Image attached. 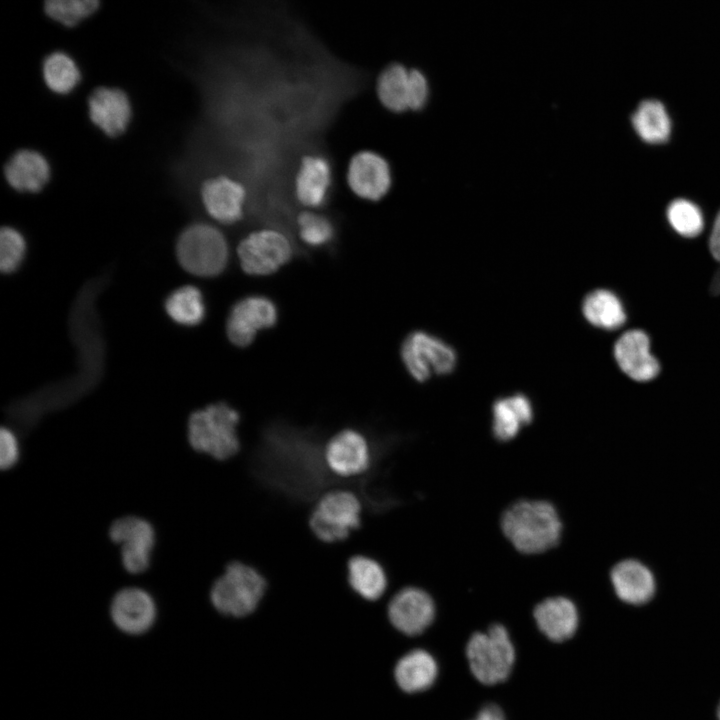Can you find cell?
<instances>
[{"instance_id":"obj_38","label":"cell","mask_w":720,"mask_h":720,"mask_svg":"<svg viewBox=\"0 0 720 720\" xmlns=\"http://www.w3.org/2000/svg\"><path fill=\"white\" fill-rule=\"evenodd\" d=\"M473 720H505L504 713L495 704L484 706Z\"/></svg>"},{"instance_id":"obj_35","label":"cell","mask_w":720,"mask_h":720,"mask_svg":"<svg viewBox=\"0 0 720 720\" xmlns=\"http://www.w3.org/2000/svg\"><path fill=\"white\" fill-rule=\"evenodd\" d=\"M428 97V82L425 75L417 70L409 71L408 109L420 110Z\"/></svg>"},{"instance_id":"obj_28","label":"cell","mask_w":720,"mask_h":720,"mask_svg":"<svg viewBox=\"0 0 720 720\" xmlns=\"http://www.w3.org/2000/svg\"><path fill=\"white\" fill-rule=\"evenodd\" d=\"M637 134L648 143H662L671 132V122L664 105L657 100L640 103L632 116Z\"/></svg>"},{"instance_id":"obj_21","label":"cell","mask_w":720,"mask_h":720,"mask_svg":"<svg viewBox=\"0 0 720 720\" xmlns=\"http://www.w3.org/2000/svg\"><path fill=\"white\" fill-rule=\"evenodd\" d=\"M534 418L531 400L522 393L497 399L492 406V435L499 443L514 440Z\"/></svg>"},{"instance_id":"obj_22","label":"cell","mask_w":720,"mask_h":720,"mask_svg":"<svg viewBox=\"0 0 720 720\" xmlns=\"http://www.w3.org/2000/svg\"><path fill=\"white\" fill-rule=\"evenodd\" d=\"M610 583L615 595L628 604L645 603L655 591V580L650 570L632 559L620 561L612 567Z\"/></svg>"},{"instance_id":"obj_36","label":"cell","mask_w":720,"mask_h":720,"mask_svg":"<svg viewBox=\"0 0 720 720\" xmlns=\"http://www.w3.org/2000/svg\"><path fill=\"white\" fill-rule=\"evenodd\" d=\"M19 457V446L15 435L3 428L0 432V466L3 470L13 467Z\"/></svg>"},{"instance_id":"obj_10","label":"cell","mask_w":720,"mask_h":720,"mask_svg":"<svg viewBox=\"0 0 720 720\" xmlns=\"http://www.w3.org/2000/svg\"><path fill=\"white\" fill-rule=\"evenodd\" d=\"M386 615L395 630L407 637H418L434 624L437 605L426 589L417 585H406L391 596Z\"/></svg>"},{"instance_id":"obj_29","label":"cell","mask_w":720,"mask_h":720,"mask_svg":"<svg viewBox=\"0 0 720 720\" xmlns=\"http://www.w3.org/2000/svg\"><path fill=\"white\" fill-rule=\"evenodd\" d=\"M165 309L175 322L186 326L199 324L206 313L203 295L195 286H184L175 290L167 298Z\"/></svg>"},{"instance_id":"obj_1","label":"cell","mask_w":720,"mask_h":720,"mask_svg":"<svg viewBox=\"0 0 720 720\" xmlns=\"http://www.w3.org/2000/svg\"><path fill=\"white\" fill-rule=\"evenodd\" d=\"M230 35L207 55L201 73L218 111L229 173L248 189L255 221L294 214L293 177L301 157L369 75L338 58L284 0H245Z\"/></svg>"},{"instance_id":"obj_19","label":"cell","mask_w":720,"mask_h":720,"mask_svg":"<svg viewBox=\"0 0 720 720\" xmlns=\"http://www.w3.org/2000/svg\"><path fill=\"white\" fill-rule=\"evenodd\" d=\"M323 458L327 468L335 475L345 478L358 476L369 468V443L360 431L344 429L327 442Z\"/></svg>"},{"instance_id":"obj_18","label":"cell","mask_w":720,"mask_h":720,"mask_svg":"<svg viewBox=\"0 0 720 720\" xmlns=\"http://www.w3.org/2000/svg\"><path fill=\"white\" fill-rule=\"evenodd\" d=\"M533 618L539 632L554 644L573 639L581 624L577 604L565 595L548 596L538 602L533 609Z\"/></svg>"},{"instance_id":"obj_11","label":"cell","mask_w":720,"mask_h":720,"mask_svg":"<svg viewBox=\"0 0 720 720\" xmlns=\"http://www.w3.org/2000/svg\"><path fill=\"white\" fill-rule=\"evenodd\" d=\"M108 534L121 547V563L128 573L141 574L149 568L156 536L149 521L124 516L111 524Z\"/></svg>"},{"instance_id":"obj_30","label":"cell","mask_w":720,"mask_h":720,"mask_svg":"<svg viewBox=\"0 0 720 720\" xmlns=\"http://www.w3.org/2000/svg\"><path fill=\"white\" fill-rule=\"evenodd\" d=\"M43 78L55 93H70L80 82L81 72L76 62L66 53L56 51L43 61Z\"/></svg>"},{"instance_id":"obj_3","label":"cell","mask_w":720,"mask_h":720,"mask_svg":"<svg viewBox=\"0 0 720 720\" xmlns=\"http://www.w3.org/2000/svg\"><path fill=\"white\" fill-rule=\"evenodd\" d=\"M464 654L474 677L483 684L494 685L511 674L517 649L509 629L495 622L471 634Z\"/></svg>"},{"instance_id":"obj_25","label":"cell","mask_w":720,"mask_h":720,"mask_svg":"<svg viewBox=\"0 0 720 720\" xmlns=\"http://www.w3.org/2000/svg\"><path fill=\"white\" fill-rule=\"evenodd\" d=\"M581 307L586 321L599 329L616 330L627 320L622 300L609 289L599 288L589 292Z\"/></svg>"},{"instance_id":"obj_15","label":"cell","mask_w":720,"mask_h":720,"mask_svg":"<svg viewBox=\"0 0 720 720\" xmlns=\"http://www.w3.org/2000/svg\"><path fill=\"white\" fill-rule=\"evenodd\" d=\"M109 613L119 631L139 636L155 624L157 605L148 591L139 587H126L113 596Z\"/></svg>"},{"instance_id":"obj_23","label":"cell","mask_w":720,"mask_h":720,"mask_svg":"<svg viewBox=\"0 0 720 720\" xmlns=\"http://www.w3.org/2000/svg\"><path fill=\"white\" fill-rule=\"evenodd\" d=\"M4 174L11 187L21 192H38L48 182L50 166L39 152L23 149L8 160Z\"/></svg>"},{"instance_id":"obj_13","label":"cell","mask_w":720,"mask_h":720,"mask_svg":"<svg viewBox=\"0 0 720 720\" xmlns=\"http://www.w3.org/2000/svg\"><path fill=\"white\" fill-rule=\"evenodd\" d=\"M333 185L332 162L325 152L316 150L304 154L293 177L295 203L308 209L324 207Z\"/></svg>"},{"instance_id":"obj_39","label":"cell","mask_w":720,"mask_h":720,"mask_svg":"<svg viewBox=\"0 0 720 720\" xmlns=\"http://www.w3.org/2000/svg\"><path fill=\"white\" fill-rule=\"evenodd\" d=\"M716 716H717V720H720V702H719V704H718V706H717Z\"/></svg>"},{"instance_id":"obj_7","label":"cell","mask_w":720,"mask_h":720,"mask_svg":"<svg viewBox=\"0 0 720 720\" xmlns=\"http://www.w3.org/2000/svg\"><path fill=\"white\" fill-rule=\"evenodd\" d=\"M295 240L287 232L265 226L247 234L237 246L242 270L250 276L277 272L294 256Z\"/></svg>"},{"instance_id":"obj_14","label":"cell","mask_w":720,"mask_h":720,"mask_svg":"<svg viewBox=\"0 0 720 720\" xmlns=\"http://www.w3.org/2000/svg\"><path fill=\"white\" fill-rule=\"evenodd\" d=\"M200 196L206 212L221 224L233 225L245 218L249 192L242 181L231 175L207 178Z\"/></svg>"},{"instance_id":"obj_26","label":"cell","mask_w":720,"mask_h":720,"mask_svg":"<svg viewBox=\"0 0 720 720\" xmlns=\"http://www.w3.org/2000/svg\"><path fill=\"white\" fill-rule=\"evenodd\" d=\"M347 580L352 590L368 601L380 599L389 585L384 567L364 555H355L348 560Z\"/></svg>"},{"instance_id":"obj_33","label":"cell","mask_w":720,"mask_h":720,"mask_svg":"<svg viewBox=\"0 0 720 720\" xmlns=\"http://www.w3.org/2000/svg\"><path fill=\"white\" fill-rule=\"evenodd\" d=\"M667 218L674 230L684 237L697 236L704 225L699 208L685 199H677L669 205Z\"/></svg>"},{"instance_id":"obj_37","label":"cell","mask_w":720,"mask_h":720,"mask_svg":"<svg viewBox=\"0 0 720 720\" xmlns=\"http://www.w3.org/2000/svg\"><path fill=\"white\" fill-rule=\"evenodd\" d=\"M709 250L718 262H720V211L717 214L709 238Z\"/></svg>"},{"instance_id":"obj_24","label":"cell","mask_w":720,"mask_h":720,"mask_svg":"<svg viewBox=\"0 0 720 720\" xmlns=\"http://www.w3.org/2000/svg\"><path fill=\"white\" fill-rule=\"evenodd\" d=\"M395 679L406 692H420L429 688L436 680L438 664L435 657L423 648L405 653L396 663Z\"/></svg>"},{"instance_id":"obj_17","label":"cell","mask_w":720,"mask_h":720,"mask_svg":"<svg viewBox=\"0 0 720 720\" xmlns=\"http://www.w3.org/2000/svg\"><path fill=\"white\" fill-rule=\"evenodd\" d=\"M613 356L619 369L635 382L652 381L661 371V365L651 351L650 337L642 329L622 333L614 343Z\"/></svg>"},{"instance_id":"obj_2","label":"cell","mask_w":720,"mask_h":720,"mask_svg":"<svg viewBox=\"0 0 720 720\" xmlns=\"http://www.w3.org/2000/svg\"><path fill=\"white\" fill-rule=\"evenodd\" d=\"M501 529L519 553L538 555L561 541L563 521L556 506L544 499H520L509 505L501 517Z\"/></svg>"},{"instance_id":"obj_8","label":"cell","mask_w":720,"mask_h":720,"mask_svg":"<svg viewBox=\"0 0 720 720\" xmlns=\"http://www.w3.org/2000/svg\"><path fill=\"white\" fill-rule=\"evenodd\" d=\"M400 357L407 372L418 382L450 374L457 364V353L450 344L422 330H415L405 337Z\"/></svg>"},{"instance_id":"obj_31","label":"cell","mask_w":720,"mask_h":720,"mask_svg":"<svg viewBox=\"0 0 720 720\" xmlns=\"http://www.w3.org/2000/svg\"><path fill=\"white\" fill-rule=\"evenodd\" d=\"M298 238L309 248H326L336 238L333 221L326 215L303 210L295 218Z\"/></svg>"},{"instance_id":"obj_34","label":"cell","mask_w":720,"mask_h":720,"mask_svg":"<svg viewBox=\"0 0 720 720\" xmlns=\"http://www.w3.org/2000/svg\"><path fill=\"white\" fill-rule=\"evenodd\" d=\"M23 235L13 227H3L0 233V268L4 273L15 271L25 256Z\"/></svg>"},{"instance_id":"obj_20","label":"cell","mask_w":720,"mask_h":720,"mask_svg":"<svg viewBox=\"0 0 720 720\" xmlns=\"http://www.w3.org/2000/svg\"><path fill=\"white\" fill-rule=\"evenodd\" d=\"M88 112L93 124L110 137L121 135L131 120V104L118 88L99 87L88 98Z\"/></svg>"},{"instance_id":"obj_9","label":"cell","mask_w":720,"mask_h":720,"mask_svg":"<svg viewBox=\"0 0 720 720\" xmlns=\"http://www.w3.org/2000/svg\"><path fill=\"white\" fill-rule=\"evenodd\" d=\"M361 522V503L357 496L347 490H334L323 495L309 518L313 534L321 541H342Z\"/></svg>"},{"instance_id":"obj_4","label":"cell","mask_w":720,"mask_h":720,"mask_svg":"<svg viewBox=\"0 0 720 720\" xmlns=\"http://www.w3.org/2000/svg\"><path fill=\"white\" fill-rule=\"evenodd\" d=\"M239 412L224 402H218L194 412L188 422L191 447L216 460H227L240 449L237 427Z\"/></svg>"},{"instance_id":"obj_5","label":"cell","mask_w":720,"mask_h":720,"mask_svg":"<svg viewBox=\"0 0 720 720\" xmlns=\"http://www.w3.org/2000/svg\"><path fill=\"white\" fill-rule=\"evenodd\" d=\"M266 587V580L255 568L234 561L213 583L210 602L220 614L242 618L258 608Z\"/></svg>"},{"instance_id":"obj_12","label":"cell","mask_w":720,"mask_h":720,"mask_svg":"<svg viewBox=\"0 0 720 720\" xmlns=\"http://www.w3.org/2000/svg\"><path fill=\"white\" fill-rule=\"evenodd\" d=\"M277 321L278 308L271 298L248 295L232 306L226 321V334L235 346L248 347L260 331L274 327Z\"/></svg>"},{"instance_id":"obj_6","label":"cell","mask_w":720,"mask_h":720,"mask_svg":"<svg viewBox=\"0 0 720 720\" xmlns=\"http://www.w3.org/2000/svg\"><path fill=\"white\" fill-rule=\"evenodd\" d=\"M176 254L187 272L201 277H214L227 266L229 246L218 228L198 222L189 225L180 234Z\"/></svg>"},{"instance_id":"obj_16","label":"cell","mask_w":720,"mask_h":720,"mask_svg":"<svg viewBox=\"0 0 720 720\" xmlns=\"http://www.w3.org/2000/svg\"><path fill=\"white\" fill-rule=\"evenodd\" d=\"M347 183L357 197L372 202L379 201L392 185L390 165L377 152L359 151L349 161Z\"/></svg>"},{"instance_id":"obj_32","label":"cell","mask_w":720,"mask_h":720,"mask_svg":"<svg viewBox=\"0 0 720 720\" xmlns=\"http://www.w3.org/2000/svg\"><path fill=\"white\" fill-rule=\"evenodd\" d=\"M99 0H44V9L53 20L72 27L93 14Z\"/></svg>"},{"instance_id":"obj_27","label":"cell","mask_w":720,"mask_h":720,"mask_svg":"<svg viewBox=\"0 0 720 720\" xmlns=\"http://www.w3.org/2000/svg\"><path fill=\"white\" fill-rule=\"evenodd\" d=\"M409 71L400 63H390L379 73L376 93L387 110L400 113L408 109Z\"/></svg>"}]
</instances>
